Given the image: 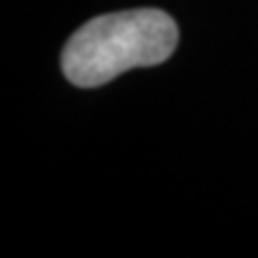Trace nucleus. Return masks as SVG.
<instances>
[{
	"label": "nucleus",
	"instance_id": "1",
	"mask_svg": "<svg viewBox=\"0 0 258 258\" xmlns=\"http://www.w3.org/2000/svg\"><path fill=\"white\" fill-rule=\"evenodd\" d=\"M179 43L177 22L158 8H137L89 19L67 38L60 67L67 82L96 89L134 67L165 62Z\"/></svg>",
	"mask_w": 258,
	"mask_h": 258
}]
</instances>
